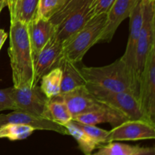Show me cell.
Returning a JSON list of instances; mask_svg holds the SVG:
<instances>
[{
  "label": "cell",
  "mask_w": 155,
  "mask_h": 155,
  "mask_svg": "<svg viewBox=\"0 0 155 155\" xmlns=\"http://www.w3.org/2000/svg\"><path fill=\"white\" fill-rule=\"evenodd\" d=\"M130 34L122 59L140 85L136 72V47L143 23V4L139 0L130 15Z\"/></svg>",
  "instance_id": "cell-10"
},
{
  "label": "cell",
  "mask_w": 155,
  "mask_h": 155,
  "mask_svg": "<svg viewBox=\"0 0 155 155\" xmlns=\"http://www.w3.org/2000/svg\"><path fill=\"white\" fill-rule=\"evenodd\" d=\"M139 101L148 120L155 124V46L149 52L141 76Z\"/></svg>",
  "instance_id": "cell-8"
},
{
  "label": "cell",
  "mask_w": 155,
  "mask_h": 155,
  "mask_svg": "<svg viewBox=\"0 0 155 155\" xmlns=\"http://www.w3.org/2000/svg\"><path fill=\"white\" fill-rule=\"evenodd\" d=\"M141 1H142V2L143 3V4H145V3H147L148 2H150L151 0H141Z\"/></svg>",
  "instance_id": "cell-32"
},
{
  "label": "cell",
  "mask_w": 155,
  "mask_h": 155,
  "mask_svg": "<svg viewBox=\"0 0 155 155\" xmlns=\"http://www.w3.org/2000/svg\"><path fill=\"white\" fill-rule=\"evenodd\" d=\"M107 14H100L92 17L82 29L63 43L62 58L73 63L81 61L86 53L98 43L104 30Z\"/></svg>",
  "instance_id": "cell-4"
},
{
  "label": "cell",
  "mask_w": 155,
  "mask_h": 155,
  "mask_svg": "<svg viewBox=\"0 0 155 155\" xmlns=\"http://www.w3.org/2000/svg\"><path fill=\"white\" fill-rule=\"evenodd\" d=\"M98 151L91 155H130L142 149L139 145L110 142L98 147Z\"/></svg>",
  "instance_id": "cell-22"
},
{
  "label": "cell",
  "mask_w": 155,
  "mask_h": 155,
  "mask_svg": "<svg viewBox=\"0 0 155 155\" xmlns=\"http://www.w3.org/2000/svg\"><path fill=\"white\" fill-rule=\"evenodd\" d=\"M154 46H155V0H151L143 4V23L136 47V72L139 81L147 58Z\"/></svg>",
  "instance_id": "cell-6"
},
{
  "label": "cell",
  "mask_w": 155,
  "mask_h": 155,
  "mask_svg": "<svg viewBox=\"0 0 155 155\" xmlns=\"http://www.w3.org/2000/svg\"><path fill=\"white\" fill-rule=\"evenodd\" d=\"M62 71L61 68H54L42 76L40 89L48 98H52L61 93Z\"/></svg>",
  "instance_id": "cell-19"
},
{
  "label": "cell",
  "mask_w": 155,
  "mask_h": 155,
  "mask_svg": "<svg viewBox=\"0 0 155 155\" xmlns=\"http://www.w3.org/2000/svg\"><path fill=\"white\" fill-rule=\"evenodd\" d=\"M7 38H8L7 33H5L2 29H0V49L2 48L3 44H4V42H5Z\"/></svg>",
  "instance_id": "cell-30"
},
{
  "label": "cell",
  "mask_w": 155,
  "mask_h": 155,
  "mask_svg": "<svg viewBox=\"0 0 155 155\" xmlns=\"http://www.w3.org/2000/svg\"><path fill=\"white\" fill-rule=\"evenodd\" d=\"M21 1V0H5L6 6L8 8L9 13H10L11 21H13L15 19L17 11L19 7Z\"/></svg>",
  "instance_id": "cell-28"
},
{
  "label": "cell",
  "mask_w": 155,
  "mask_h": 155,
  "mask_svg": "<svg viewBox=\"0 0 155 155\" xmlns=\"http://www.w3.org/2000/svg\"><path fill=\"white\" fill-rule=\"evenodd\" d=\"M64 127L66 129L68 134L71 135L75 139L78 143L79 148L85 155H91L94 150L99 147L98 144L92 140L89 136H88L83 130H80L76 125L74 121H70Z\"/></svg>",
  "instance_id": "cell-20"
},
{
  "label": "cell",
  "mask_w": 155,
  "mask_h": 155,
  "mask_svg": "<svg viewBox=\"0 0 155 155\" xmlns=\"http://www.w3.org/2000/svg\"><path fill=\"white\" fill-rule=\"evenodd\" d=\"M114 1L115 0H93L92 14L94 16L100 14H107Z\"/></svg>",
  "instance_id": "cell-27"
},
{
  "label": "cell",
  "mask_w": 155,
  "mask_h": 155,
  "mask_svg": "<svg viewBox=\"0 0 155 155\" xmlns=\"http://www.w3.org/2000/svg\"><path fill=\"white\" fill-rule=\"evenodd\" d=\"M27 26L35 63L39 51L54 35L55 29L50 20L39 17L32 20Z\"/></svg>",
  "instance_id": "cell-16"
},
{
  "label": "cell",
  "mask_w": 155,
  "mask_h": 155,
  "mask_svg": "<svg viewBox=\"0 0 155 155\" xmlns=\"http://www.w3.org/2000/svg\"><path fill=\"white\" fill-rule=\"evenodd\" d=\"M8 124H25L35 130H48L61 135H68L66 129L47 118L34 116L21 110H13L7 114H0V126Z\"/></svg>",
  "instance_id": "cell-14"
},
{
  "label": "cell",
  "mask_w": 155,
  "mask_h": 155,
  "mask_svg": "<svg viewBox=\"0 0 155 155\" xmlns=\"http://www.w3.org/2000/svg\"><path fill=\"white\" fill-rule=\"evenodd\" d=\"M12 95L16 106V110L46 118L45 115L49 98L45 96L37 85L33 87L12 86Z\"/></svg>",
  "instance_id": "cell-7"
},
{
  "label": "cell",
  "mask_w": 155,
  "mask_h": 155,
  "mask_svg": "<svg viewBox=\"0 0 155 155\" xmlns=\"http://www.w3.org/2000/svg\"><path fill=\"white\" fill-rule=\"evenodd\" d=\"M35 129L25 124H8L0 126V139L6 138L11 141L23 140L35 131Z\"/></svg>",
  "instance_id": "cell-21"
},
{
  "label": "cell",
  "mask_w": 155,
  "mask_h": 155,
  "mask_svg": "<svg viewBox=\"0 0 155 155\" xmlns=\"http://www.w3.org/2000/svg\"><path fill=\"white\" fill-rule=\"evenodd\" d=\"M63 43L55 35L48 40L36 57L34 63V85L36 86L42 76L58 68L62 58Z\"/></svg>",
  "instance_id": "cell-11"
},
{
  "label": "cell",
  "mask_w": 155,
  "mask_h": 155,
  "mask_svg": "<svg viewBox=\"0 0 155 155\" xmlns=\"http://www.w3.org/2000/svg\"><path fill=\"white\" fill-rule=\"evenodd\" d=\"M93 0H65L63 6L50 18L54 35L64 43L72 37L94 16Z\"/></svg>",
  "instance_id": "cell-3"
},
{
  "label": "cell",
  "mask_w": 155,
  "mask_h": 155,
  "mask_svg": "<svg viewBox=\"0 0 155 155\" xmlns=\"http://www.w3.org/2000/svg\"><path fill=\"white\" fill-rule=\"evenodd\" d=\"M74 123L88 136H89L92 140H94L97 144H98L99 147L107 143V137L109 131L98 128L96 126L86 125V124H80V123L76 122V121H74Z\"/></svg>",
  "instance_id": "cell-25"
},
{
  "label": "cell",
  "mask_w": 155,
  "mask_h": 155,
  "mask_svg": "<svg viewBox=\"0 0 155 155\" xmlns=\"http://www.w3.org/2000/svg\"><path fill=\"white\" fill-rule=\"evenodd\" d=\"M39 0H21L15 20L28 24L36 18Z\"/></svg>",
  "instance_id": "cell-23"
},
{
  "label": "cell",
  "mask_w": 155,
  "mask_h": 155,
  "mask_svg": "<svg viewBox=\"0 0 155 155\" xmlns=\"http://www.w3.org/2000/svg\"><path fill=\"white\" fill-rule=\"evenodd\" d=\"M154 138V124L142 120H128L108 132L107 143L114 141H139Z\"/></svg>",
  "instance_id": "cell-9"
},
{
  "label": "cell",
  "mask_w": 155,
  "mask_h": 155,
  "mask_svg": "<svg viewBox=\"0 0 155 155\" xmlns=\"http://www.w3.org/2000/svg\"><path fill=\"white\" fill-rule=\"evenodd\" d=\"M12 95V87L0 89V112L5 110H16Z\"/></svg>",
  "instance_id": "cell-26"
},
{
  "label": "cell",
  "mask_w": 155,
  "mask_h": 155,
  "mask_svg": "<svg viewBox=\"0 0 155 155\" xmlns=\"http://www.w3.org/2000/svg\"><path fill=\"white\" fill-rule=\"evenodd\" d=\"M128 120L130 119L120 111L102 103L96 109L74 117L72 120L92 126L107 123L114 128Z\"/></svg>",
  "instance_id": "cell-15"
},
{
  "label": "cell",
  "mask_w": 155,
  "mask_h": 155,
  "mask_svg": "<svg viewBox=\"0 0 155 155\" xmlns=\"http://www.w3.org/2000/svg\"><path fill=\"white\" fill-rule=\"evenodd\" d=\"M62 71L61 93L69 92L81 86H86V80L75 63L62 58L58 65Z\"/></svg>",
  "instance_id": "cell-17"
},
{
  "label": "cell",
  "mask_w": 155,
  "mask_h": 155,
  "mask_svg": "<svg viewBox=\"0 0 155 155\" xmlns=\"http://www.w3.org/2000/svg\"><path fill=\"white\" fill-rule=\"evenodd\" d=\"M5 6H6L5 0H0V13H1L2 10Z\"/></svg>",
  "instance_id": "cell-31"
},
{
  "label": "cell",
  "mask_w": 155,
  "mask_h": 155,
  "mask_svg": "<svg viewBox=\"0 0 155 155\" xmlns=\"http://www.w3.org/2000/svg\"><path fill=\"white\" fill-rule=\"evenodd\" d=\"M8 56L12 71L14 87L34 85V58L32 51L27 24L11 21Z\"/></svg>",
  "instance_id": "cell-1"
},
{
  "label": "cell",
  "mask_w": 155,
  "mask_h": 155,
  "mask_svg": "<svg viewBox=\"0 0 155 155\" xmlns=\"http://www.w3.org/2000/svg\"><path fill=\"white\" fill-rule=\"evenodd\" d=\"M139 0H115L107 13V20L104 30L98 39V42H110L118 27L130 17Z\"/></svg>",
  "instance_id": "cell-12"
},
{
  "label": "cell",
  "mask_w": 155,
  "mask_h": 155,
  "mask_svg": "<svg viewBox=\"0 0 155 155\" xmlns=\"http://www.w3.org/2000/svg\"><path fill=\"white\" fill-rule=\"evenodd\" d=\"M45 117L47 119L62 127H64L73 120L72 115L66 104L58 96L50 98L48 101Z\"/></svg>",
  "instance_id": "cell-18"
},
{
  "label": "cell",
  "mask_w": 155,
  "mask_h": 155,
  "mask_svg": "<svg viewBox=\"0 0 155 155\" xmlns=\"http://www.w3.org/2000/svg\"><path fill=\"white\" fill-rule=\"evenodd\" d=\"M65 0H39L36 17L49 20L61 8Z\"/></svg>",
  "instance_id": "cell-24"
},
{
  "label": "cell",
  "mask_w": 155,
  "mask_h": 155,
  "mask_svg": "<svg viewBox=\"0 0 155 155\" xmlns=\"http://www.w3.org/2000/svg\"><path fill=\"white\" fill-rule=\"evenodd\" d=\"M130 155H155L154 148H142L141 151Z\"/></svg>",
  "instance_id": "cell-29"
},
{
  "label": "cell",
  "mask_w": 155,
  "mask_h": 155,
  "mask_svg": "<svg viewBox=\"0 0 155 155\" xmlns=\"http://www.w3.org/2000/svg\"><path fill=\"white\" fill-rule=\"evenodd\" d=\"M87 84L114 92H130L139 99V83L122 58L102 67H83L80 69Z\"/></svg>",
  "instance_id": "cell-2"
},
{
  "label": "cell",
  "mask_w": 155,
  "mask_h": 155,
  "mask_svg": "<svg viewBox=\"0 0 155 155\" xmlns=\"http://www.w3.org/2000/svg\"><path fill=\"white\" fill-rule=\"evenodd\" d=\"M86 87L98 101L119 110L130 120H142L151 123L144 114L138 98L132 92H114L90 84H86Z\"/></svg>",
  "instance_id": "cell-5"
},
{
  "label": "cell",
  "mask_w": 155,
  "mask_h": 155,
  "mask_svg": "<svg viewBox=\"0 0 155 155\" xmlns=\"http://www.w3.org/2000/svg\"><path fill=\"white\" fill-rule=\"evenodd\" d=\"M66 104L73 118L86 112L96 109L102 102L96 99L92 95L86 86H81L69 92L56 95Z\"/></svg>",
  "instance_id": "cell-13"
}]
</instances>
